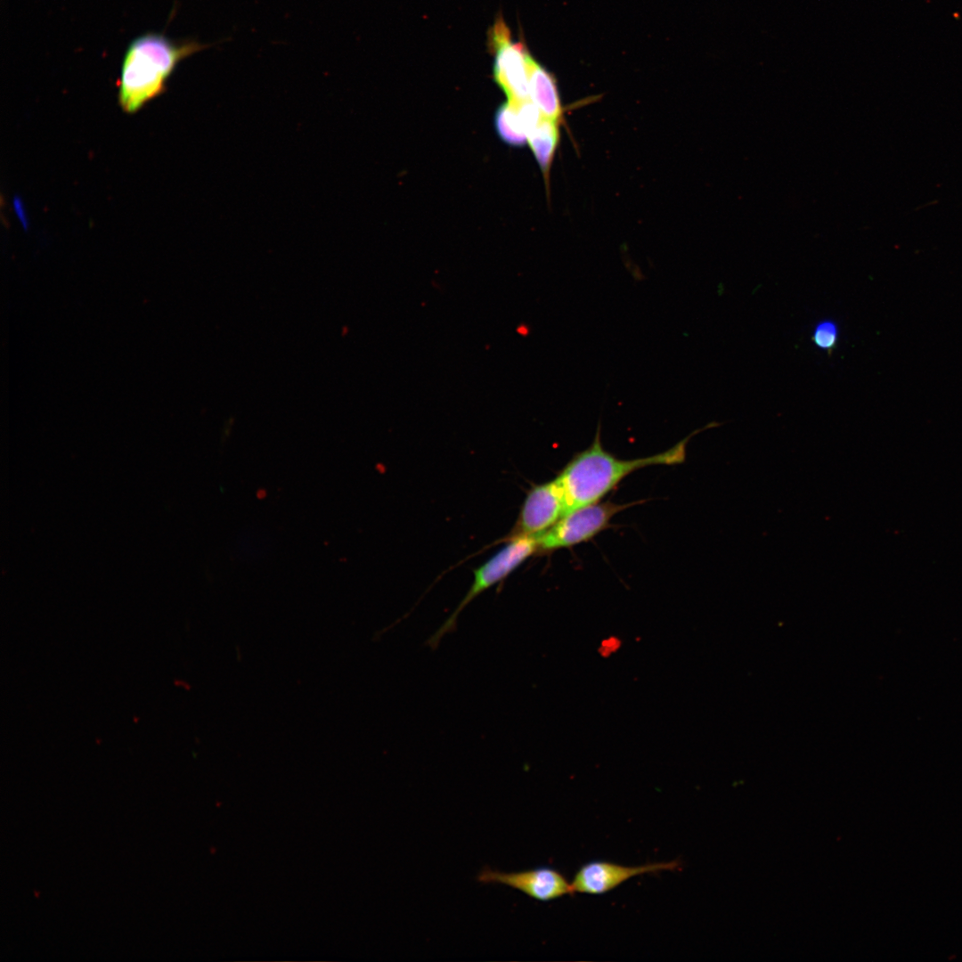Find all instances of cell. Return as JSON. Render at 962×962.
<instances>
[{"instance_id": "cell-1", "label": "cell", "mask_w": 962, "mask_h": 962, "mask_svg": "<svg viewBox=\"0 0 962 962\" xmlns=\"http://www.w3.org/2000/svg\"><path fill=\"white\" fill-rule=\"evenodd\" d=\"M722 425L715 420L696 429L670 449L656 455L622 460L605 451L600 440V424L592 444L576 453L557 476L566 502V513L598 502L620 481L636 469L653 465H675L686 460V447L697 433Z\"/></svg>"}, {"instance_id": "cell-2", "label": "cell", "mask_w": 962, "mask_h": 962, "mask_svg": "<svg viewBox=\"0 0 962 962\" xmlns=\"http://www.w3.org/2000/svg\"><path fill=\"white\" fill-rule=\"evenodd\" d=\"M210 45L197 41L175 42L159 33H147L128 45L122 61L118 100L133 113L163 93L166 82L184 58Z\"/></svg>"}, {"instance_id": "cell-3", "label": "cell", "mask_w": 962, "mask_h": 962, "mask_svg": "<svg viewBox=\"0 0 962 962\" xmlns=\"http://www.w3.org/2000/svg\"><path fill=\"white\" fill-rule=\"evenodd\" d=\"M537 550H539L538 536L522 534L514 535L500 550L474 570L471 587L455 610L428 638L426 644L430 648L436 649L446 634L456 630L458 616L469 603L490 587L504 580Z\"/></svg>"}, {"instance_id": "cell-4", "label": "cell", "mask_w": 962, "mask_h": 962, "mask_svg": "<svg viewBox=\"0 0 962 962\" xmlns=\"http://www.w3.org/2000/svg\"><path fill=\"white\" fill-rule=\"evenodd\" d=\"M642 501L619 504L594 502L577 508L558 519L550 529L538 535L539 550L551 551L587 542L609 526L618 512Z\"/></svg>"}, {"instance_id": "cell-5", "label": "cell", "mask_w": 962, "mask_h": 962, "mask_svg": "<svg viewBox=\"0 0 962 962\" xmlns=\"http://www.w3.org/2000/svg\"><path fill=\"white\" fill-rule=\"evenodd\" d=\"M489 37L495 53L493 78L506 94L508 102L519 103L531 100L529 61L532 55L525 44L511 40L510 31L501 17L493 25Z\"/></svg>"}, {"instance_id": "cell-6", "label": "cell", "mask_w": 962, "mask_h": 962, "mask_svg": "<svg viewBox=\"0 0 962 962\" xmlns=\"http://www.w3.org/2000/svg\"><path fill=\"white\" fill-rule=\"evenodd\" d=\"M680 868L681 862L677 860L638 866H625L597 860L582 865L574 875L571 885L574 893L601 895L609 893L632 877Z\"/></svg>"}, {"instance_id": "cell-7", "label": "cell", "mask_w": 962, "mask_h": 962, "mask_svg": "<svg viewBox=\"0 0 962 962\" xmlns=\"http://www.w3.org/2000/svg\"><path fill=\"white\" fill-rule=\"evenodd\" d=\"M477 880L485 885L509 886L542 902L574 893L571 882L560 871L548 866L515 872H502L485 868L478 873Z\"/></svg>"}, {"instance_id": "cell-8", "label": "cell", "mask_w": 962, "mask_h": 962, "mask_svg": "<svg viewBox=\"0 0 962 962\" xmlns=\"http://www.w3.org/2000/svg\"><path fill=\"white\" fill-rule=\"evenodd\" d=\"M566 513L563 489L557 477L534 485L522 504L518 534L540 535Z\"/></svg>"}, {"instance_id": "cell-9", "label": "cell", "mask_w": 962, "mask_h": 962, "mask_svg": "<svg viewBox=\"0 0 962 962\" xmlns=\"http://www.w3.org/2000/svg\"><path fill=\"white\" fill-rule=\"evenodd\" d=\"M529 95L542 117L558 121L563 109L554 75L533 57L529 61Z\"/></svg>"}, {"instance_id": "cell-10", "label": "cell", "mask_w": 962, "mask_h": 962, "mask_svg": "<svg viewBox=\"0 0 962 962\" xmlns=\"http://www.w3.org/2000/svg\"><path fill=\"white\" fill-rule=\"evenodd\" d=\"M559 132L558 121L542 117L535 128L527 136L532 152L547 180L552 164Z\"/></svg>"}, {"instance_id": "cell-11", "label": "cell", "mask_w": 962, "mask_h": 962, "mask_svg": "<svg viewBox=\"0 0 962 962\" xmlns=\"http://www.w3.org/2000/svg\"><path fill=\"white\" fill-rule=\"evenodd\" d=\"M494 127L501 140L511 147H522L527 142V133L515 103L507 102L497 108Z\"/></svg>"}, {"instance_id": "cell-12", "label": "cell", "mask_w": 962, "mask_h": 962, "mask_svg": "<svg viewBox=\"0 0 962 962\" xmlns=\"http://www.w3.org/2000/svg\"><path fill=\"white\" fill-rule=\"evenodd\" d=\"M811 341L831 356L839 341V327L836 322L831 319L818 322L811 333Z\"/></svg>"}]
</instances>
